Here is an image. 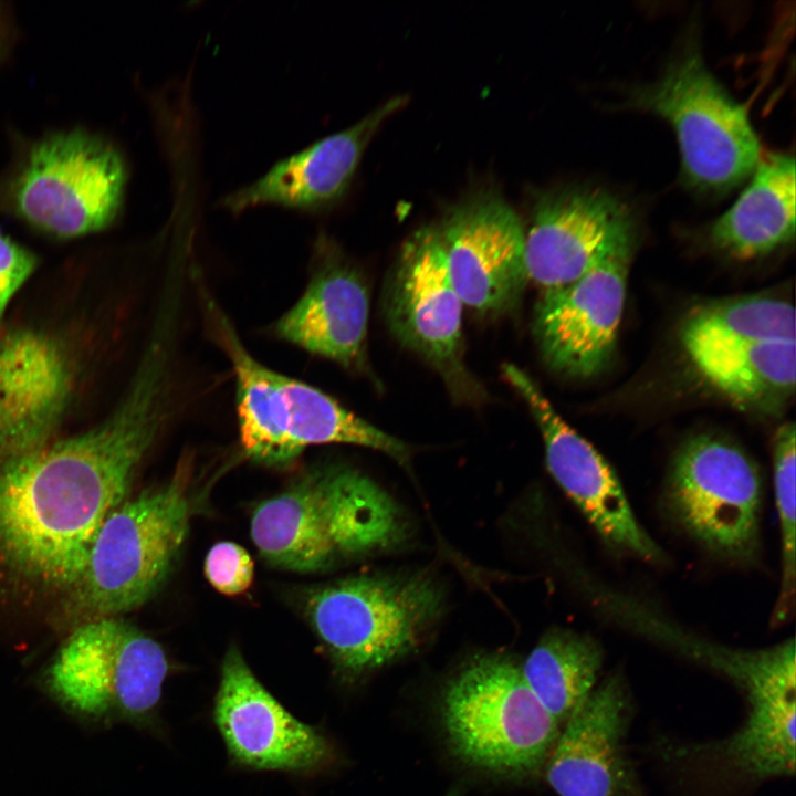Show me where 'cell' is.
<instances>
[{"instance_id":"6da1fadb","label":"cell","mask_w":796,"mask_h":796,"mask_svg":"<svg viewBox=\"0 0 796 796\" xmlns=\"http://www.w3.org/2000/svg\"><path fill=\"white\" fill-rule=\"evenodd\" d=\"M179 386L175 355L150 344L101 422L0 461L1 601L51 612L70 594L102 524L175 416Z\"/></svg>"},{"instance_id":"7a4b0ae2","label":"cell","mask_w":796,"mask_h":796,"mask_svg":"<svg viewBox=\"0 0 796 796\" xmlns=\"http://www.w3.org/2000/svg\"><path fill=\"white\" fill-rule=\"evenodd\" d=\"M406 531L392 498L343 465L312 470L262 502L251 519V537L261 556L294 572H316L394 548Z\"/></svg>"},{"instance_id":"3957f363","label":"cell","mask_w":796,"mask_h":796,"mask_svg":"<svg viewBox=\"0 0 796 796\" xmlns=\"http://www.w3.org/2000/svg\"><path fill=\"white\" fill-rule=\"evenodd\" d=\"M190 469L184 460L169 481L127 498L106 517L80 580L48 616L54 629L122 617L157 593L188 534Z\"/></svg>"},{"instance_id":"277c9868","label":"cell","mask_w":796,"mask_h":796,"mask_svg":"<svg viewBox=\"0 0 796 796\" xmlns=\"http://www.w3.org/2000/svg\"><path fill=\"white\" fill-rule=\"evenodd\" d=\"M441 724L451 751L473 767L506 776L543 768L562 726L510 657L475 656L444 687Z\"/></svg>"},{"instance_id":"5b68a950","label":"cell","mask_w":796,"mask_h":796,"mask_svg":"<svg viewBox=\"0 0 796 796\" xmlns=\"http://www.w3.org/2000/svg\"><path fill=\"white\" fill-rule=\"evenodd\" d=\"M169 663L163 647L122 617L83 622L66 632L41 685L76 719L106 724L150 722Z\"/></svg>"},{"instance_id":"8992f818","label":"cell","mask_w":796,"mask_h":796,"mask_svg":"<svg viewBox=\"0 0 796 796\" xmlns=\"http://www.w3.org/2000/svg\"><path fill=\"white\" fill-rule=\"evenodd\" d=\"M629 104L666 119L681 154L685 186L724 195L756 168L761 147L746 107L735 101L689 43L652 83L638 86Z\"/></svg>"},{"instance_id":"52a82bcc","label":"cell","mask_w":796,"mask_h":796,"mask_svg":"<svg viewBox=\"0 0 796 796\" xmlns=\"http://www.w3.org/2000/svg\"><path fill=\"white\" fill-rule=\"evenodd\" d=\"M442 610L423 575H363L317 588L306 601L315 632L343 673L356 677L411 651Z\"/></svg>"},{"instance_id":"ba28073f","label":"cell","mask_w":796,"mask_h":796,"mask_svg":"<svg viewBox=\"0 0 796 796\" xmlns=\"http://www.w3.org/2000/svg\"><path fill=\"white\" fill-rule=\"evenodd\" d=\"M663 496L673 521L712 554L737 563L757 555L762 480L733 442L714 434L688 439L673 457Z\"/></svg>"},{"instance_id":"9c48e42d","label":"cell","mask_w":796,"mask_h":796,"mask_svg":"<svg viewBox=\"0 0 796 796\" xmlns=\"http://www.w3.org/2000/svg\"><path fill=\"white\" fill-rule=\"evenodd\" d=\"M126 166L109 143L82 132L56 134L29 154L13 191L33 227L74 238L108 227L123 206Z\"/></svg>"},{"instance_id":"30bf717a","label":"cell","mask_w":796,"mask_h":796,"mask_svg":"<svg viewBox=\"0 0 796 796\" xmlns=\"http://www.w3.org/2000/svg\"><path fill=\"white\" fill-rule=\"evenodd\" d=\"M81 371L80 353L67 335L0 324V461L56 438Z\"/></svg>"},{"instance_id":"8fae6325","label":"cell","mask_w":796,"mask_h":796,"mask_svg":"<svg viewBox=\"0 0 796 796\" xmlns=\"http://www.w3.org/2000/svg\"><path fill=\"white\" fill-rule=\"evenodd\" d=\"M635 239L618 244L576 281L543 292L535 308L534 334L544 360L555 371L588 378L610 363Z\"/></svg>"},{"instance_id":"7c38bea8","label":"cell","mask_w":796,"mask_h":796,"mask_svg":"<svg viewBox=\"0 0 796 796\" xmlns=\"http://www.w3.org/2000/svg\"><path fill=\"white\" fill-rule=\"evenodd\" d=\"M505 379L527 404L543 437L547 468L569 499L612 548L656 562L661 552L640 526L608 462L554 409L520 368L503 366Z\"/></svg>"},{"instance_id":"4fadbf2b","label":"cell","mask_w":796,"mask_h":796,"mask_svg":"<svg viewBox=\"0 0 796 796\" xmlns=\"http://www.w3.org/2000/svg\"><path fill=\"white\" fill-rule=\"evenodd\" d=\"M213 720L231 758L245 767L308 773L332 757L326 737L268 691L237 647L222 660Z\"/></svg>"},{"instance_id":"5bb4252c","label":"cell","mask_w":796,"mask_h":796,"mask_svg":"<svg viewBox=\"0 0 796 796\" xmlns=\"http://www.w3.org/2000/svg\"><path fill=\"white\" fill-rule=\"evenodd\" d=\"M632 700L619 673L607 677L562 726L544 765L558 796H640L626 739Z\"/></svg>"},{"instance_id":"9a60e30c","label":"cell","mask_w":796,"mask_h":796,"mask_svg":"<svg viewBox=\"0 0 796 796\" xmlns=\"http://www.w3.org/2000/svg\"><path fill=\"white\" fill-rule=\"evenodd\" d=\"M631 238L632 214L608 191L579 187L547 193L525 232L528 280L544 292L568 285Z\"/></svg>"},{"instance_id":"2e32d148","label":"cell","mask_w":796,"mask_h":796,"mask_svg":"<svg viewBox=\"0 0 796 796\" xmlns=\"http://www.w3.org/2000/svg\"><path fill=\"white\" fill-rule=\"evenodd\" d=\"M438 231L462 304L481 314L513 308L530 281L525 231L513 209L484 196L453 210Z\"/></svg>"},{"instance_id":"e0dca14e","label":"cell","mask_w":796,"mask_h":796,"mask_svg":"<svg viewBox=\"0 0 796 796\" xmlns=\"http://www.w3.org/2000/svg\"><path fill=\"white\" fill-rule=\"evenodd\" d=\"M462 302L449 276L437 229L417 231L402 247L386 292L392 334L449 379L461 363Z\"/></svg>"},{"instance_id":"ac0fdd59","label":"cell","mask_w":796,"mask_h":796,"mask_svg":"<svg viewBox=\"0 0 796 796\" xmlns=\"http://www.w3.org/2000/svg\"><path fill=\"white\" fill-rule=\"evenodd\" d=\"M308 274L300 298L274 322L273 334L345 368L362 367L369 311L362 275L323 233L314 241Z\"/></svg>"},{"instance_id":"d6986e66","label":"cell","mask_w":796,"mask_h":796,"mask_svg":"<svg viewBox=\"0 0 796 796\" xmlns=\"http://www.w3.org/2000/svg\"><path fill=\"white\" fill-rule=\"evenodd\" d=\"M402 102L388 101L350 127L279 160L254 181L223 196L219 205L233 214L262 206L306 213L328 209L345 195L368 143Z\"/></svg>"},{"instance_id":"ffe728a7","label":"cell","mask_w":796,"mask_h":796,"mask_svg":"<svg viewBox=\"0 0 796 796\" xmlns=\"http://www.w3.org/2000/svg\"><path fill=\"white\" fill-rule=\"evenodd\" d=\"M747 703L742 726L712 754L734 777L750 782L795 772V658H788L741 688Z\"/></svg>"},{"instance_id":"44dd1931","label":"cell","mask_w":796,"mask_h":796,"mask_svg":"<svg viewBox=\"0 0 796 796\" xmlns=\"http://www.w3.org/2000/svg\"><path fill=\"white\" fill-rule=\"evenodd\" d=\"M736 201L711 226L709 238L720 252L753 260L795 238V159L771 154L760 159Z\"/></svg>"},{"instance_id":"7402d4cb","label":"cell","mask_w":796,"mask_h":796,"mask_svg":"<svg viewBox=\"0 0 796 796\" xmlns=\"http://www.w3.org/2000/svg\"><path fill=\"white\" fill-rule=\"evenodd\" d=\"M701 376L736 406L777 412L795 390V341L683 347Z\"/></svg>"},{"instance_id":"603a6c76","label":"cell","mask_w":796,"mask_h":796,"mask_svg":"<svg viewBox=\"0 0 796 796\" xmlns=\"http://www.w3.org/2000/svg\"><path fill=\"white\" fill-rule=\"evenodd\" d=\"M277 419L293 448L348 443L386 453L400 464L409 460L408 447L342 406L323 390L275 371Z\"/></svg>"},{"instance_id":"cb8c5ba5","label":"cell","mask_w":796,"mask_h":796,"mask_svg":"<svg viewBox=\"0 0 796 796\" xmlns=\"http://www.w3.org/2000/svg\"><path fill=\"white\" fill-rule=\"evenodd\" d=\"M603 658L594 638L555 628L540 639L520 669L530 690L563 726L594 689Z\"/></svg>"},{"instance_id":"d4e9b609","label":"cell","mask_w":796,"mask_h":796,"mask_svg":"<svg viewBox=\"0 0 796 796\" xmlns=\"http://www.w3.org/2000/svg\"><path fill=\"white\" fill-rule=\"evenodd\" d=\"M795 308L785 298L752 294L715 300L691 311L682 346L795 341Z\"/></svg>"},{"instance_id":"484cf974","label":"cell","mask_w":796,"mask_h":796,"mask_svg":"<svg viewBox=\"0 0 796 796\" xmlns=\"http://www.w3.org/2000/svg\"><path fill=\"white\" fill-rule=\"evenodd\" d=\"M795 425L786 422L776 431L773 444L774 488L782 538V584L773 612L781 625L795 606Z\"/></svg>"},{"instance_id":"4316f807","label":"cell","mask_w":796,"mask_h":796,"mask_svg":"<svg viewBox=\"0 0 796 796\" xmlns=\"http://www.w3.org/2000/svg\"><path fill=\"white\" fill-rule=\"evenodd\" d=\"M205 575L219 593L239 595L252 584L253 561L242 546L232 542H220L213 545L206 556Z\"/></svg>"},{"instance_id":"83f0119b","label":"cell","mask_w":796,"mask_h":796,"mask_svg":"<svg viewBox=\"0 0 796 796\" xmlns=\"http://www.w3.org/2000/svg\"><path fill=\"white\" fill-rule=\"evenodd\" d=\"M36 266V256L0 232V321L19 289Z\"/></svg>"}]
</instances>
